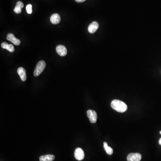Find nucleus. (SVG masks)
<instances>
[{
  "label": "nucleus",
  "instance_id": "obj_14",
  "mask_svg": "<svg viewBox=\"0 0 161 161\" xmlns=\"http://www.w3.org/2000/svg\"><path fill=\"white\" fill-rule=\"evenodd\" d=\"M7 50H8L10 52H13L15 51V49L14 46L11 44H9L8 45V46Z\"/></svg>",
  "mask_w": 161,
  "mask_h": 161
},
{
  "label": "nucleus",
  "instance_id": "obj_9",
  "mask_svg": "<svg viewBox=\"0 0 161 161\" xmlns=\"http://www.w3.org/2000/svg\"><path fill=\"white\" fill-rule=\"evenodd\" d=\"M60 16L58 14H54L51 16V18H50V21L51 23L54 25H56L59 23L60 22Z\"/></svg>",
  "mask_w": 161,
  "mask_h": 161
},
{
  "label": "nucleus",
  "instance_id": "obj_7",
  "mask_svg": "<svg viewBox=\"0 0 161 161\" xmlns=\"http://www.w3.org/2000/svg\"><path fill=\"white\" fill-rule=\"evenodd\" d=\"M56 51L57 53L60 56H64L66 55L67 53V50L66 48L64 45H58L57 46L56 48Z\"/></svg>",
  "mask_w": 161,
  "mask_h": 161
},
{
  "label": "nucleus",
  "instance_id": "obj_20",
  "mask_svg": "<svg viewBox=\"0 0 161 161\" xmlns=\"http://www.w3.org/2000/svg\"><path fill=\"white\" fill-rule=\"evenodd\" d=\"M160 134H161V131H160Z\"/></svg>",
  "mask_w": 161,
  "mask_h": 161
},
{
  "label": "nucleus",
  "instance_id": "obj_16",
  "mask_svg": "<svg viewBox=\"0 0 161 161\" xmlns=\"http://www.w3.org/2000/svg\"><path fill=\"white\" fill-rule=\"evenodd\" d=\"M16 6H18V7H21V8H23L24 7V4L22 2V1H19L16 3Z\"/></svg>",
  "mask_w": 161,
  "mask_h": 161
},
{
  "label": "nucleus",
  "instance_id": "obj_11",
  "mask_svg": "<svg viewBox=\"0 0 161 161\" xmlns=\"http://www.w3.org/2000/svg\"><path fill=\"white\" fill-rule=\"evenodd\" d=\"M55 157L52 154L43 155L40 157V161H53L55 159Z\"/></svg>",
  "mask_w": 161,
  "mask_h": 161
},
{
  "label": "nucleus",
  "instance_id": "obj_12",
  "mask_svg": "<svg viewBox=\"0 0 161 161\" xmlns=\"http://www.w3.org/2000/svg\"><path fill=\"white\" fill-rule=\"evenodd\" d=\"M103 147L106 153H107L108 155H112L113 153V150L110 147L108 146L107 143L106 142L103 143Z\"/></svg>",
  "mask_w": 161,
  "mask_h": 161
},
{
  "label": "nucleus",
  "instance_id": "obj_5",
  "mask_svg": "<svg viewBox=\"0 0 161 161\" xmlns=\"http://www.w3.org/2000/svg\"><path fill=\"white\" fill-rule=\"evenodd\" d=\"M141 158L142 156L139 153H131L127 156V161H140Z\"/></svg>",
  "mask_w": 161,
  "mask_h": 161
},
{
  "label": "nucleus",
  "instance_id": "obj_4",
  "mask_svg": "<svg viewBox=\"0 0 161 161\" xmlns=\"http://www.w3.org/2000/svg\"><path fill=\"white\" fill-rule=\"evenodd\" d=\"M74 157L77 160L81 161L84 158L85 154L82 149L78 148L74 151Z\"/></svg>",
  "mask_w": 161,
  "mask_h": 161
},
{
  "label": "nucleus",
  "instance_id": "obj_19",
  "mask_svg": "<svg viewBox=\"0 0 161 161\" xmlns=\"http://www.w3.org/2000/svg\"><path fill=\"white\" fill-rule=\"evenodd\" d=\"M159 144L161 146V138H160V140H159Z\"/></svg>",
  "mask_w": 161,
  "mask_h": 161
},
{
  "label": "nucleus",
  "instance_id": "obj_6",
  "mask_svg": "<svg viewBox=\"0 0 161 161\" xmlns=\"http://www.w3.org/2000/svg\"><path fill=\"white\" fill-rule=\"evenodd\" d=\"M6 38H7L8 40L13 43L16 46H19L21 44V41H20V40L16 38L14 34H9L7 35V37Z\"/></svg>",
  "mask_w": 161,
  "mask_h": 161
},
{
  "label": "nucleus",
  "instance_id": "obj_8",
  "mask_svg": "<svg viewBox=\"0 0 161 161\" xmlns=\"http://www.w3.org/2000/svg\"><path fill=\"white\" fill-rule=\"evenodd\" d=\"M99 27V23L97 22H93L89 26L88 30L90 33L93 34L98 30Z\"/></svg>",
  "mask_w": 161,
  "mask_h": 161
},
{
  "label": "nucleus",
  "instance_id": "obj_15",
  "mask_svg": "<svg viewBox=\"0 0 161 161\" xmlns=\"http://www.w3.org/2000/svg\"><path fill=\"white\" fill-rule=\"evenodd\" d=\"M14 12L16 14H20L22 12V8L18 6H15V7L14 9Z\"/></svg>",
  "mask_w": 161,
  "mask_h": 161
},
{
  "label": "nucleus",
  "instance_id": "obj_17",
  "mask_svg": "<svg viewBox=\"0 0 161 161\" xmlns=\"http://www.w3.org/2000/svg\"><path fill=\"white\" fill-rule=\"evenodd\" d=\"M9 44L6 42H3L1 44V47L4 49H7Z\"/></svg>",
  "mask_w": 161,
  "mask_h": 161
},
{
  "label": "nucleus",
  "instance_id": "obj_18",
  "mask_svg": "<svg viewBox=\"0 0 161 161\" xmlns=\"http://www.w3.org/2000/svg\"><path fill=\"white\" fill-rule=\"evenodd\" d=\"M75 1L76 2H78V3H81V2L85 1L86 0H75Z\"/></svg>",
  "mask_w": 161,
  "mask_h": 161
},
{
  "label": "nucleus",
  "instance_id": "obj_1",
  "mask_svg": "<svg viewBox=\"0 0 161 161\" xmlns=\"http://www.w3.org/2000/svg\"><path fill=\"white\" fill-rule=\"evenodd\" d=\"M111 107L117 112L123 113L127 111L128 107L124 102L119 100H113L111 104Z\"/></svg>",
  "mask_w": 161,
  "mask_h": 161
},
{
  "label": "nucleus",
  "instance_id": "obj_2",
  "mask_svg": "<svg viewBox=\"0 0 161 161\" xmlns=\"http://www.w3.org/2000/svg\"><path fill=\"white\" fill-rule=\"evenodd\" d=\"M45 67H46L45 62L44 60H40L37 64L36 66L34 72V75L35 77H38L40 75V74L44 71Z\"/></svg>",
  "mask_w": 161,
  "mask_h": 161
},
{
  "label": "nucleus",
  "instance_id": "obj_3",
  "mask_svg": "<svg viewBox=\"0 0 161 161\" xmlns=\"http://www.w3.org/2000/svg\"><path fill=\"white\" fill-rule=\"evenodd\" d=\"M87 115L91 123H95L97 120V114L95 111L89 110L87 111Z\"/></svg>",
  "mask_w": 161,
  "mask_h": 161
},
{
  "label": "nucleus",
  "instance_id": "obj_10",
  "mask_svg": "<svg viewBox=\"0 0 161 161\" xmlns=\"http://www.w3.org/2000/svg\"><path fill=\"white\" fill-rule=\"evenodd\" d=\"M18 74L21 78L22 81H24L26 80L27 75L26 70L23 67H19L17 70Z\"/></svg>",
  "mask_w": 161,
  "mask_h": 161
},
{
  "label": "nucleus",
  "instance_id": "obj_13",
  "mask_svg": "<svg viewBox=\"0 0 161 161\" xmlns=\"http://www.w3.org/2000/svg\"><path fill=\"white\" fill-rule=\"evenodd\" d=\"M27 11L28 14H31L32 12V5L30 4L26 6Z\"/></svg>",
  "mask_w": 161,
  "mask_h": 161
}]
</instances>
